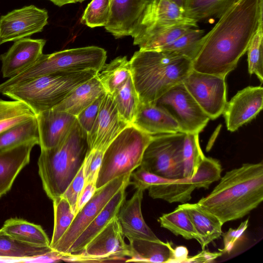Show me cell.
<instances>
[{
  "label": "cell",
  "instance_id": "1",
  "mask_svg": "<svg viewBox=\"0 0 263 263\" xmlns=\"http://www.w3.org/2000/svg\"><path fill=\"white\" fill-rule=\"evenodd\" d=\"M262 17L263 0H238L201 37L193 69L226 78L247 52Z\"/></svg>",
  "mask_w": 263,
  "mask_h": 263
},
{
  "label": "cell",
  "instance_id": "2",
  "mask_svg": "<svg viewBox=\"0 0 263 263\" xmlns=\"http://www.w3.org/2000/svg\"><path fill=\"white\" fill-rule=\"evenodd\" d=\"M197 204L223 224L240 219L263 200V163H243L229 171Z\"/></svg>",
  "mask_w": 263,
  "mask_h": 263
},
{
  "label": "cell",
  "instance_id": "3",
  "mask_svg": "<svg viewBox=\"0 0 263 263\" xmlns=\"http://www.w3.org/2000/svg\"><path fill=\"white\" fill-rule=\"evenodd\" d=\"M131 76L139 102L154 103L193 70L192 61L157 50H139L129 60Z\"/></svg>",
  "mask_w": 263,
  "mask_h": 263
},
{
  "label": "cell",
  "instance_id": "4",
  "mask_svg": "<svg viewBox=\"0 0 263 263\" xmlns=\"http://www.w3.org/2000/svg\"><path fill=\"white\" fill-rule=\"evenodd\" d=\"M88 150L87 133L77 120L60 144L41 149L39 175L44 191L52 201L62 195L82 166Z\"/></svg>",
  "mask_w": 263,
  "mask_h": 263
},
{
  "label": "cell",
  "instance_id": "5",
  "mask_svg": "<svg viewBox=\"0 0 263 263\" xmlns=\"http://www.w3.org/2000/svg\"><path fill=\"white\" fill-rule=\"evenodd\" d=\"M98 72L89 70L54 72L11 86L2 93L23 102L36 115L59 104L71 91Z\"/></svg>",
  "mask_w": 263,
  "mask_h": 263
},
{
  "label": "cell",
  "instance_id": "6",
  "mask_svg": "<svg viewBox=\"0 0 263 263\" xmlns=\"http://www.w3.org/2000/svg\"><path fill=\"white\" fill-rule=\"evenodd\" d=\"M153 136L133 124L123 129L104 152L96 181L97 189L115 178L132 174L138 168Z\"/></svg>",
  "mask_w": 263,
  "mask_h": 263
},
{
  "label": "cell",
  "instance_id": "7",
  "mask_svg": "<svg viewBox=\"0 0 263 263\" xmlns=\"http://www.w3.org/2000/svg\"><path fill=\"white\" fill-rule=\"evenodd\" d=\"M106 51L91 46L42 54L31 66L0 84V93L7 88L42 76L57 72L99 71L105 64Z\"/></svg>",
  "mask_w": 263,
  "mask_h": 263
},
{
  "label": "cell",
  "instance_id": "8",
  "mask_svg": "<svg viewBox=\"0 0 263 263\" xmlns=\"http://www.w3.org/2000/svg\"><path fill=\"white\" fill-rule=\"evenodd\" d=\"M185 133L153 135L140 166L169 179L183 178L182 147Z\"/></svg>",
  "mask_w": 263,
  "mask_h": 263
},
{
  "label": "cell",
  "instance_id": "9",
  "mask_svg": "<svg viewBox=\"0 0 263 263\" xmlns=\"http://www.w3.org/2000/svg\"><path fill=\"white\" fill-rule=\"evenodd\" d=\"M124 237L116 216L81 251L63 254L62 260L79 262L125 261L129 257L130 250Z\"/></svg>",
  "mask_w": 263,
  "mask_h": 263
},
{
  "label": "cell",
  "instance_id": "10",
  "mask_svg": "<svg viewBox=\"0 0 263 263\" xmlns=\"http://www.w3.org/2000/svg\"><path fill=\"white\" fill-rule=\"evenodd\" d=\"M131 174L115 178L97 189L91 199L76 214L70 226L61 238L52 247L54 251L62 254L68 250L78 236L101 211L120 189L130 184Z\"/></svg>",
  "mask_w": 263,
  "mask_h": 263
},
{
  "label": "cell",
  "instance_id": "11",
  "mask_svg": "<svg viewBox=\"0 0 263 263\" xmlns=\"http://www.w3.org/2000/svg\"><path fill=\"white\" fill-rule=\"evenodd\" d=\"M154 103L176 120L183 133L199 134L210 120L183 83L171 88Z\"/></svg>",
  "mask_w": 263,
  "mask_h": 263
},
{
  "label": "cell",
  "instance_id": "12",
  "mask_svg": "<svg viewBox=\"0 0 263 263\" xmlns=\"http://www.w3.org/2000/svg\"><path fill=\"white\" fill-rule=\"evenodd\" d=\"M225 79L193 69L183 81L186 89L211 120L222 114L227 102Z\"/></svg>",
  "mask_w": 263,
  "mask_h": 263
},
{
  "label": "cell",
  "instance_id": "13",
  "mask_svg": "<svg viewBox=\"0 0 263 263\" xmlns=\"http://www.w3.org/2000/svg\"><path fill=\"white\" fill-rule=\"evenodd\" d=\"M46 10L34 5L15 9L0 17V45L41 32L48 23Z\"/></svg>",
  "mask_w": 263,
  "mask_h": 263
},
{
  "label": "cell",
  "instance_id": "14",
  "mask_svg": "<svg viewBox=\"0 0 263 263\" xmlns=\"http://www.w3.org/2000/svg\"><path fill=\"white\" fill-rule=\"evenodd\" d=\"M129 125L120 116L111 95L106 93L96 120L87 134L88 151L96 149L104 152L111 141Z\"/></svg>",
  "mask_w": 263,
  "mask_h": 263
},
{
  "label": "cell",
  "instance_id": "15",
  "mask_svg": "<svg viewBox=\"0 0 263 263\" xmlns=\"http://www.w3.org/2000/svg\"><path fill=\"white\" fill-rule=\"evenodd\" d=\"M263 107V88L249 86L238 91L227 101L222 114L227 128L235 132L251 121Z\"/></svg>",
  "mask_w": 263,
  "mask_h": 263
},
{
  "label": "cell",
  "instance_id": "16",
  "mask_svg": "<svg viewBox=\"0 0 263 263\" xmlns=\"http://www.w3.org/2000/svg\"><path fill=\"white\" fill-rule=\"evenodd\" d=\"M153 27L196 28L198 25L195 20L185 16L183 8L173 1L155 0L146 5L133 36L142 29Z\"/></svg>",
  "mask_w": 263,
  "mask_h": 263
},
{
  "label": "cell",
  "instance_id": "17",
  "mask_svg": "<svg viewBox=\"0 0 263 263\" xmlns=\"http://www.w3.org/2000/svg\"><path fill=\"white\" fill-rule=\"evenodd\" d=\"M46 41L23 38L14 41L5 53L0 55L1 71L4 78H12L31 66L43 54Z\"/></svg>",
  "mask_w": 263,
  "mask_h": 263
},
{
  "label": "cell",
  "instance_id": "18",
  "mask_svg": "<svg viewBox=\"0 0 263 263\" xmlns=\"http://www.w3.org/2000/svg\"><path fill=\"white\" fill-rule=\"evenodd\" d=\"M62 254L50 247L24 243L0 229V262H52L61 261Z\"/></svg>",
  "mask_w": 263,
  "mask_h": 263
},
{
  "label": "cell",
  "instance_id": "19",
  "mask_svg": "<svg viewBox=\"0 0 263 263\" xmlns=\"http://www.w3.org/2000/svg\"><path fill=\"white\" fill-rule=\"evenodd\" d=\"M41 149L54 147L68 136L77 117L64 111L52 108L36 115Z\"/></svg>",
  "mask_w": 263,
  "mask_h": 263
},
{
  "label": "cell",
  "instance_id": "20",
  "mask_svg": "<svg viewBox=\"0 0 263 263\" xmlns=\"http://www.w3.org/2000/svg\"><path fill=\"white\" fill-rule=\"evenodd\" d=\"M146 5L142 0H111L110 17L105 29L115 38L133 37Z\"/></svg>",
  "mask_w": 263,
  "mask_h": 263
},
{
  "label": "cell",
  "instance_id": "21",
  "mask_svg": "<svg viewBox=\"0 0 263 263\" xmlns=\"http://www.w3.org/2000/svg\"><path fill=\"white\" fill-rule=\"evenodd\" d=\"M144 191L136 189L132 197L122 205L117 218L122 233L128 240L142 239L160 241L145 222L141 211Z\"/></svg>",
  "mask_w": 263,
  "mask_h": 263
},
{
  "label": "cell",
  "instance_id": "22",
  "mask_svg": "<svg viewBox=\"0 0 263 263\" xmlns=\"http://www.w3.org/2000/svg\"><path fill=\"white\" fill-rule=\"evenodd\" d=\"M212 178L207 171L198 167L191 178H182L180 182L160 184L148 188V195L168 203H186L191 200L192 193L196 188L208 189Z\"/></svg>",
  "mask_w": 263,
  "mask_h": 263
},
{
  "label": "cell",
  "instance_id": "23",
  "mask_svg": "<svg viewBox=\"0 0 263 263\" xmlns=\"http://www.w3.org/2000/svg\"><path fill=\"white\" fill-rule=\"evenodd\" d=\"M132 124L151 135L181 132L176 120L164 108L152 103L139 102Z\"/></svg>",
  "mask_w": 263,
  "mask_h": 263
},
{
  "label": "cell",
  "instance_id": "24",
  "mask_svg": "<svg viewBox=\"0 0 263 263\" xmlns=\"http://www.w3.org/2000/svg\"><path fill=\"white\" fill-rule=\"evenodd\" d=\"M35 145L39 143L31 141L0 151V198L11 190L19 173L29 164Z\"/></svg>",
  "mask_w": 263,
  "mask_h": 263
},
{
  "label": "cell",
  "instance_id": "25",
  "mask_svg": "<svg viewBox=\"0 0 263 263\" xmlns=\"http://www.w3.org/2000/svg\"><path fill=\"white\" fill-rule=\"evenodd\" d=\"M127 186L128 185L124 186L113 196L101 211L78 236L67 253H76L81 251L94 237L117 216L122 205L126 200V189Z\"/></svg>",
  "mask_w": 263,
  "mask_h": 263
},
{
  "label": "cell",
  "instance_id": "26",
  "mask_svg": "<svg viewBox=\"0 0 263 263\" xmlns=\"http://www.w3.org/2000/svg\"><path fill=\"white\" fill-rule=\"evenodd\" d=\"M106 93L97 74L77 86L61 103L53 108L77 117L98 98Z\"/></svg>",
  "mask_w": 263,
  "mask_h": 263
},
{
  "label": "cell",
  "instance_id": "27",
  "mask_svg": "<svg viewBox=\"0 0 263 263\" xmlns=\"http://www.w3.org/2000/svg\"><path fill=\"white\" fill-rule=\"evenodd\" d=\"M130 255L125 262H170L173 248L169 242L129 239Z\"/></svg>",
  "mask_w": 263,
  "mask_h": 263
},
{
  "label": "cell",
  "instance_id": "28",
  "mask_svg": "<svg viewBox=\"0 0 263 263\" xmlns=\"http://www.w3.org/2000/svg\"><path fill=\"white\" fill-rule=\"evenodd\" d=\"M180 205L188 214L200 236L202 241V250L221 236L223 224L215 216L204 210L197 203L186 202Z\"/></svg>",
  "mask_w": 263,
  "mask_h": 263
},
{
  "label": "cell",
  "instance_id": "29",
  "mask_svg": "<svg viewBox=\"0 0 263 263\" xmlns=\"http://www.w3.org/2000/svg\"><path fill=\"white\" fill-rule=\"evenodd\" d=\"M1 229L6 234L23 242L40 247H50V240L42 227L22 218L8 219Z\"/></svg>",
  "mask_w": 263,
  "mask_h": 263
},
{
  "label": "cell",
  "instance_id": "30",
  "mask_svg": "<svg viewBox=\"0 0 263 263\" xmlns=\"http://www.w3.org/2000/svg\"><path fill=\"white\" fill-rule=\"evenodd\" d=\"M190 28L154 27L138 31L133 37L134 44L140 50H158L178 39Z\"/></svg>",
  "mask_w": 263,
  "mask_h": 263
},
{
  "label": "cell",
  "instance_id": "31",
  "mask_svg": "<svg viewBox=\"0 0 263 263\" xmlns=\"http://www.w3.org/2000/svg\"><path fill=\"white\" fill-rule=\"evenodd\" d=\"M131 76L130 62L126 56L118 57L105 64L97 77L106 93L111 95L122 86Z\"/></svg>",
  "mask_w": 263,
  "mask_h": 263
},
{
  "label": "cell",
  "instance_id": "32",
  "mask_svg": "<svg viewBox=\"0 0 263 263\" xmlns=\"http://www.w3.org/2000/svg\"><path fill=\"white\" fill-rule=\"evenodd\" d=\"M238 0H186L184 13L198 23L218 18Z\"/></svg>",
  "mask_w": 263,
  "mask_h": 263
},
{
  "label": "cell",
  "instance_id": "33",
  "mask_svg": "<svg viewBox=\"0 0 263 263\" xmlns=\"http://www.w3.org/2000/svg\"><path fill=\"white\" fill-rule=\"evenodd\" d=\"M160 227L176 236H181L186 239H194L201 246L202 239L194 226L188 214L179 205L173 212L164 214L159 217Z\"/></svg>",
  "mask_w": 263,
  "mask_h": 263
},
{
  "label": "cell",
  "instance_id": "34",
  "mask_svg": "<svg viewBox=\"0 0 263 263\" xmlns=\"http://www.w3.org/2000/svg\"><path fill=\"white\" fill-rule=\"evenodd\" d=\"M31 141H36L39 145V133L36 117L0 133V151Z\"/></svg>",
  "mask_w": 263,
  "mask_h": 263
},
{
  "label": "cell",
  "instance_id": "35",
  "mask_svg": "<svg viewBox=\"0 0 263 263\" xmlns=\"http://www.w3.org/2000/svg\"><path fill=\"white\" fill-rule=\"evenodd\" d=\"M111 96L121 117L128 124H132L139 100L132 76Z\"/></svg>",
  "mask_w": 263,
  "mask_h": 263
},
{
  "label": "cell",
  "instance_id": "36",
  "mask_svg": "<svg viewBox=\"0 0 263 263\" xmlns=\"http://www.w3.org/2000/svg\"><path fill=\"white\" fill-rule=\"evenodd\" d=\"M204 30L197 28H190L186 32L157 51H162L193 61L199 50L200 40Z\"/></svg>",
  "mask_w": 263,
  "mask_h": 263
},
{
  "label": "cell",
  "instance_id": "37",
  "mask_svg": "<svg viewBox=\"0 0 263 263\" xmlns=\"http://www.w3.org/2000/svg\"><path fill=\"white\" fill-rule=\"evenodd\" d=\"M35 117L30 108L23 102L0 99V133Z\"/></svg>",
  "mask_w": 263,
  "mask_h": 263
},
{
  "label": "cell",
  "instance_id": "38",
  "mask_svg": "<svg viewBox=\"0 0 263 263\" xmlns=\"http://www.w3.org/2000/svg\"><path fill=\"white\" fill-rule=\"evenodd\" d=\"M205 157L200 147L199 134L185 133L183 147V178H191Z\"/></svg>",
  "mask_w": 263,
  "mask_h": 263
},
{
  "label": "cell",
  "instance_id": "39",
  "mask_svg": "<svg viewBox=\"0 0 263 263\" xmlns=\"http://www.w3.org/2000/svg\"><path fill=\"white\" fill-rule=\"evenodd\" d=\"M54 226L50 247L54 245L66 233L74 218L70 204L63 196L53 200Z\"/></svg>",
  "mask_w": 263,
  "mask_h": 263
},
{
  "label": "cell",
  "instance_id": "40",
  "mask_svg": "<svg viewBox=\"0 0 263 263\" xmlns=\"http://www.w3.org/2000/svg\"><path fill=\"white\" fill-rule=\"evenodd\" d=\"M263 23L259 26L247 50L248 71L263 81Z\"/></svg>",
  "mask_w": 263,
  "mask_h": 263
},
{
  "label": "cell",
  "instance_id": "41",
  "mask_svg": "<svg viewBox=\"0 0 263 263\" xmlns=\"http://www.w3.org/2000/svg\"><path fill=\"white\" fill-rule=\"evenodd\" d=\"M110 14V0H92L86 8L81 22L90 28L105 26Z\"/></svg>",
  "mask_w": 263,
  "mask_h": 263
},
{
  "label": "cell",
  "instance_id": "42",
  "mask_svg": "<svg viewBox=\"0 0 263 263\" xmlns=\"http://www.w3.org/2000/svg\"><path fill=\"white\" fill-rule=\"evenodd\" d=\"M136 171H134L130 177L133 181H130L136 189H141L144 191L150 187L160 184L180 182V179H169L160 176L150 172L145 168L139 166Z\"/></svg>",
  "mask_w": 263,
  "mask_h": 263
},
{
  "label": "cell",
  "instance_id": "43",
  "mask_svg": "<svg viewBox=\"0 0 263 263\" xmlns=\"http://www.w3.org/2000/svg\"><path fill=\"white\" fill-rule=\"evenodd\" d=\"M85 184V178L83 161L77 174L62 195L68 201L75 215L77 201Z\"/></svg>",
  "mask_w": 263,
  "mask_h": 263
},
{
  "label": "cell",
  "instance_id": "44",
  "mask_svg": "<svg viewBox=\"0 0 263 263\" xmlns=\"http://www.w3.org/2000/svg\"><path fill=\"white\" fill-rule=\"evenodd\" d=\"M103 153V152L96 149L87 152L84 160L85 183L97 180Z\"/></svg>",
  "mask_w": 263,
  "mask_h": 263
},
{
  "label": "cell",
  "instance_id": "45",
  "mask_svg": "<svg viewBox=\"0 0 263 263\" xmlns=\"http://www.w3.org/2000/svg\"><path fill=\"white\" fill-rule=\"evenodd\" d=\"M105 95L98 98L76 117L78 123L87 134L90 132L96 120Z\"/></svg>",
  "mask_w": 263,
  "mask_h": 263
},
{
  "label": "cell",
  "instance_id": "46",
  "mask_svg": "<svg viewBox=\"0 0 263 263\" xmlns=\"http://www.w3.org/2000/svg\"><path fill=\"white\" fill-rule=\"evenodd\" d=\"M249 220L248 218L241 222L236 229L230 228L223 234L224 246L223 249L221 250L222 252L230 253L234 249L236 245L242 238V236L248 228Z\"/></svg>",
  "mask_w": 263,
  "mask_h": 263
},
{
  "label": "cell",
  "instance_id": "47",
  "mask_svg": "<svg viewBox=\"0 0 263 263\" xmlns=\"http://www.w3.org/2000/svg\"><path fill=\"white\" fill-rule=\"evenodd\" d=\"M96 181L94 180L85 184L77 201L76 215L94 195L97 190Z\"/></svg>",
  "mask_w": 263,
  "mask_h": 263
},
{
  "label": "cell",
  "instance_id": "48",
  "mask_svg": "<svg viewBox=\"0 0 263 263\" xmlns=\"http://www.w3.org/2000/svg\"><path fill=\"white\" fill-rule=\"evenodd\" d=\"M222 255L221 252H211L203 249L194 256H188L185 262H210Z\"/></svg>",
  "mask_w": 263,
  "mask_h": 263
},
{
  "label": "cell",
  "instance_id": "49",
  "mask_svg": "<svg viewBox=\"0 0 263 263\" xmlns=\"http://www.w3.org/2000/svg\"><path fill=\"white\" fill-rule=\"evenodd\" d=\"M188 256L187 248L184 246H178L173 249L170 262H185Z\"/></svg>",
  "mask_w": 263,
  "mask_h": 263
},
{
  "label": "cell",
  "instance_id": "50",
  "mask_svg": "<svg viewBox=\"0 0 263 263\" xmlns=\"http://www.w3.org/2000/svg\"><path fill=\"white\" fill-rule=\"evenodd\" d=\"M52 2L54 5L58 6L59 7H61L63 5L74 3L73 0H49Z\"/></svg>",
  "mask_w": 263,
  "mask_h": 263
},
{
  "label": "cell",
  "instance_id": "51",
  "mask_svg": "<svg viewBox=\"0 0 263 263\" xmlns=\"http://www.w3.org/2000/svg\"><path fill=\"white\" fill-rule=\"evenodd\" d=\"M184 9L186 0H172Z\"/></svg>",
  "mask_w": 263,
  "mask_h": 263
},
{
  "label": "cell",
  "instance_id": "52",
  "mask_svg": "<svg viewBox=\"0 0 263 263\" xmlns=\"http://www.w3.org/2000/svg\"><path fill=\"white\" fill-rule=\"evenodd\" d=\"M142 1H143L147 5V4L153 2L155 0H142Z\"/></svg>",
  "mask_w": 263,
  "mask_h": 263
},
{
  "label": "cell",
  "instance_id": "53",
  "mask_svg": "<svg viewBox=\"0 0 263 263\" xmlns=\"http://www.w3.org/2000/svg\"><path fill=\"white\" fill-rule=\"evenodd\" d=\"M73 1L74 2V3H78V2L82 3L85 0H73Z\"/></svg>",
  "mask_w": 263,
  "mask_h": 263
},
{
  "label": "cell",
  "instance_id": "54",
  "mask_svg": "<svg viewBox=\"0 0 263 263\" xmlns=\"http://www.w3.org/2000/svg\"><path fill=\"white\" fill-rule=\"evenodd\" d=\"M110 2H111V0H110Z\"/></svg>",
  "mask_w": 263,
  "mask_h": 263
}]
</instances>
